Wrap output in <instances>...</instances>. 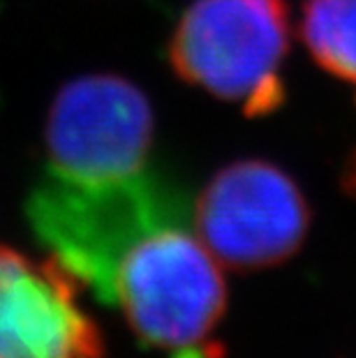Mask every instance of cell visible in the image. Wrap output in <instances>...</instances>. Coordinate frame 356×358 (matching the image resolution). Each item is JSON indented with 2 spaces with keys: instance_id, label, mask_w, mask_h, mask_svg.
Masks as SVG:
<instances>
[{
  "instance_id": "obj_1",
  "label": "cell",
  "mask_w": 356,
  "mask_h": 358,
  "mask_svg": "<svg viewBox=\"0 0 356 358\" xmlns=\"http://www.w3.org/2000/svg\"><path fill=\"white\" fill-rule=\"evenodd\" d=\"M97 299L116 306L134 335L166 358H222L215 333L227 310L220 262L183 217L141 231L109 266Z\"/></svg>"
},
{
  "instance_id": "obj_2",
  "label": "cell",
  "mask_w": 356,
  "mask_h": 358,
  "mask_svg": "<svg viewBox=\"0 0 356 358\" xmlns=\"http://www.w3.org/2000/svg\"><path fill=\"white\" fill-rule=\"evenodd\" d=\"M287 51V0H194L169 42L180 79L238 104L250 118L283 106Z\"/></svg>"
},
{
  "instance_id": "obj_3",
  "label": "cell",
  "mask_w": 356,
  "mask_h": 358,
  "mask_svg": "<svg viewBox=\"0 0 356 358\" xmlns=\"http://www.w3.org/2000/svg\"><path fill=\"white\" fill-rule=\"evenodd\" d=\"M183 213L180 196L148 171L111 182L49 173L26 203L30 229L42 245L95 294L127 243Z\"/></svg>"
},
{
  "instance_id": "obj_4",
  "label": "cell",
  "mask_w": 356,
  "mask_h": 358,
  "mask_svg": "<svg viewBox=\"0 0 356 358\" xmlns=\"http://www.w3.org/2000/svg\"><path fill=\"white\" fill-rule=\"evenodd\" d=\"M153 109L141 88L116 74H86L51 102L44 148L51 173L79 182H111L146 171Z\"/></svg>"
},
{
  "instance_id": "obj_5",
  "label": "cell",
  "mask_w": 356,
  "mask_h": 358,
  "mask_svg": "<svg viewBox=\"0 0 356 358\" xmlns=\"http://www.w3.org/2000/svg\"><path fill=\"white\" fill-rule=\"evenodd\" d=\"M306 196L280 166L238 159L220 169L194 203V229L220 266L262 271L283 264L308 234Z\"/></svg>"
},
{
  "instance_id": "obj_6",
  "label": "cell",
  "mask_w": 356,
  "mask_h": 358,
  "mask_svg": "<svg viewBox=\"0 0 356 358\" xmlns=\"http://www.w3.org/2000/svg\"><path fill=\"white\" fill-rule=\"evenodd\" d=\"M79 287L56 257L0 245V358H107Z\"/></svg>"
},
{
  "instance_id": "obj_7",
  "label": "cell",
  "mask_w": 356,
  "mask_h": 358,
  "mask_svg": "<svg viewBox=\"0 0 356 358\" xmlns=\"http://www.w3.org/2000/svg\"><path fill=\"white\" fill-rule=\"evenodd\" d=\"M301 33L324 70L356 83V0H306Z\"/></svg>"
},
{
  "instance_id": "obj_8",
  "label": "cell",
  "mask_w": 356,
  "mask_h": 358,
  "mask_svg": "<svg viewBox=\"0 0 356 358\" xmlns=\"http://www.w3.org/2000/svg\"><path fill=\"white\" fill-rule=\"evenodd\" d=\"M347 187H350V192L356 194V155L350 164V171H347Z\"/></svg>"
}]
</instances>
